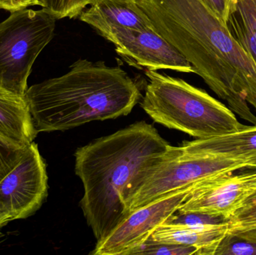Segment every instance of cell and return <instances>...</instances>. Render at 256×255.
Instances as JSON below:
<instances>
[{
    "label": "cell",
    "mask_w": 256,
    "mask_h": 255,
    "mask_svg": "<svg viewBox=\"0 0 256 255\" xmlns=\"http://www.w3.org/2000/svg\"><path fill=\"white\" fill-rule=\"evenodd\" d=\"M102 36L114 43L116 53L136 68L194 73L190 63L154 29L114 28Z\"/></svg>",
    "instance_id": "9c48e42d"
},
{
    "label": "cell",
    "mask_w": 256,
    "mask_h": 255,
    "mask_svg": "<svg viewBox=\"0 0 256 255\" xmlns=\"http://www.w3.org/2000/svg\"><path fill=\"white\" fill-rule=\"evenodd\" d=\"M255 203H256V192L254 195H252V196H251L248 200H246V202H245L244 205Z\"/></svg>",
    "instance_id": "d4e9b609"
},
{
    "label": "cell",
    "mask_w": 256,
    "mask_h": 255,
    "mask_svg": "<svg viewBox=\"0 0 256 255\" xmlns=\"http://www.w3.org/2000/svg\"><path fill=\"white\" fill-rule=\"evenodd\" d=\"M32 5H39L42 7L43 4V0H32Z\"/></svg>",
    "instance_id": "83f0119b"
},
{
    "label": "cell",
    "mask_w": 256,
    "mask_h": 255,
    "mask_svg": "<svg viewBox=\"0 0 256 255\" xmlns=\"http://www.w3.org/2000/svg\"><path fill=\"white\" fill-rule=\"evenodd\" d=\"M204 1L208 6L216 13L218 17L224 23H226L227 19L230 14L228 0H204Z\"/></svg>",
    "instance_id": "7402d4cb"
},
{
    "label": "cell",
    "mask_w": 256,
    "mask_h": 255,
    "mask_svg": "<svg viewBox=\"0 0 256 255\" xmlns=\"http://www.w3.org/2000/svg\"><path fill=\"white\" fill-rule=\"evenodd\" d=\"M38 134L25 96L0 87V137L26 148Z\"/></svg>",
    "instance_id": "7c38bea8"
},
{
    "label": "cell",
    "mask_w": 256,
    "mask_h": 255,
    "mask_svg": "<svg viewBox=\"0 0 256 255\" xmlns=\"http://www.w3.org/2000/svg\"><path fill=\"white\" fill-rule=\"evenodd\" d=\"M32 6V0H0V9L8 10L10 13Z\"/></svg>",
    "instance_id": "603a6c76"
},
{
    "label": "cell",
    "mask_w": 256,
    "mask_h": 255,
    "mask_svg": "<svg viewBox=\"0 0 256 255\" xmlns=\"http://www.w3.org/2000/svg\"><path fill=\"white\" fill-rule=\"evenodd\" d=\"M170 145L153 125L140 121L76 150L75 173L84 188L80 206L97 242L130 215L134 183Z\"/></svg>",
    "instance_id": "7a4b0ae2"
},
{
    "label": "cell",
    "mask_w": 256,
    "mask_h": 255,
    "mask_svg": "<svg viewBox=\"0 0 256 255\" xmlns=\"http://www.w3.org/2000/svg\"><path fill=\"white\" fill-rule=\"evenodd\" d=\"M248 160L209 157L170 145L164 155L134 183L128 200L130 214L206 178L248 169Z\"/></svg>",
    "instance_id": "5b68a950"
},
{
    "label": "cell",
    "mask_w": 256,
    "mask_h": 255,
    "mask_svg": "<svg viewBox=\"0 0 256 255\" xmlns=\"http://www.w3.org/2000/svg\"><path fill=\"white\" fill-rule=\"evenodd\" d=\"M48 195L46 166L38 147H26L16 166L0 181V205L12 221L36 214Z\"/></svg>",
    "instance_id": "52a82bcc"
},
{
    "label": "cell",
    "mask_w": 256,
    "mask_h": 255,
    "mask_svg": "<svg viewBox=\"0 0 256 255\" xmlns=\"http://www.w3.org/2000/svg\"><path fill=\"white\" fill-rule=\"evenodd\" d=\"M143 110L154 122L197 139L232 133L245 125L230 108L204 90L179 78L144 69Z\"/></svg>",
    "instance_id": "277c9868"
},
{
    "label": "cell",
    "mask_w": 256,
    "mask_h": 255,
    "mask_svg": "<svg viewBox=\"0 0 256 255\" xmlns=\"http://www.w3.org/2000/svg\"><path fill=\"white\" fill-rule=\"evenodd\" d=\"M215 255H256V243L228 234Z\"/></svg>",
    "instance_id": "ffe728a7"
},
{
    "label": "cell",
    "mask_w": 256,
    "mask_h": 255,
    "mask_svg": "<svg viewBox=\"0 0 256 255\" xmlns=\"http://www.w3.org/2000/svg\"><path fill=\"white\" fill-rule=\"evenodd\" d=\"M196 254L197 250L194 247L156 242V241H152L150 238L130 253V255H192Z\"/></svg>",
    "instance_id": "ac0fdd59"
},
{
    "label": "cell",
    "mask_w": 256,
    "mask_h": 255,
    "mask_svg": "<svg viewBox=\"0 0 256 255\" xmlns=\"http://www.w3.org/2000/svg\"><path fill=\"white\" fill-rule=\"evenodd\" d=\"M79 18L100 35L114 28L154 29L136 0H93Z\"/></svg>",
    "instance_id": "8fae6325"
},
{
    "label": "cell",
    "mask_w": 256,
    "mask_h": 255,
    "mask_svg": "<svg viewBox=\"0 0 256 255\" xmlns=\"http://www.w3.org/2000/svg\"><path fill=\"white\" fill-rule=\"evenodd\" d=\"M226 221L222 217L209 215L203 213H180L176 211L165 223L194 227H203L212 225L222 224Z\"/></svg>",
    "instance_id": "d6986e66"
},
{
    "label": "cell",
    "mask_w": 256,
    "mask_h": 255,
    "mask_svg": "<svg viewBox=\"0 0 256 255\" xmlns=\"http://www.w3.org/2000/svg\"><path fill=\"white\" fill-rule=\"evenodd\" d=\"M227 235V221L203 227L164 223L150 238L156 242L194 247L197 250L196 255H215Z\"/></svg>",
    "instance_id": "4fadbf2b"
},
{
    "label": "cell",
    "mask_w": 256,
    "mask_h": 255,
    "mask_svg": "<svg viewBox=\"0 0 256 255\" xmlns=\"http://www.w3.org/2000/svg\"><path fill=\"white\" fill-rule=\"evenodd\" d=\"M156 33L190 63L209 88L256 125V63L204 0H136Z\"/></svg>",
    "instance_id": "6da1fadb"
},
{
    "label": "cell",
    "mask_w": 256,
    "mask_h": 255,
    "mask_svg": "<svg viewBox=\"0 0 256 255\" xmlns=\"http://www.w3.org/2000/svg\"><path fill=\"white\" fill-rule=\"evenodd\" d=\"M24 150L0 137V181L16 166Z\"/></svg>",
    "instance_id": "44dd1931"
},
{
    "label": "cell",
    "mask_w": 256,
    "mask_h": 255,
    "mask_svg": "<svg viewBox=\"0 0 256 255\" xmlns=\"http://www.w3.org/2000/svg\"><path fill=\"white\" fill-rule=\"evenodd\" d=\"M256 192V172L220 174L194 184L178 209L228 220Z\"/></svg>",
    "instance_id": "30bf717a"
},
{
    "label": "cell",
    "mask_w": 256,
    "mask_h": 255,
    "mask_svg": "<svg viewBox=\"0 0 256 255\" xmlns=\"http://www.w3.org/2000/svg\"><path fill=\"white\" fill-rule=\"evenodd\" d=\"M25 97L38 133L126 116L142 98L138 84L120 66L82 58L66 74L32 85Z\"/></svg>",
    "instance_id": "3957f363"
},
{
    "label": "cell",
    "mask_w": 256,
    "mask_h": 255,
    "mask_svg": "<svg viewBox=\"0 0 256 255\" xmlns=\"http://www.w3.org/2000/svg\"><path fill=\"white\" fill-rule=\"evenodd\" d=\"M227 223L228 235L256 243V203L243 205Z\"/></svg>",
    "instance_id": "2e32d148"
},
{
    "label": "cell",
    "mask_w": 256,
    "mask_h": 255,
    "mask_svg": "<svg viewBox=\"0 0 256 255\" xmlns=\"http://www.w3.org/2000/svg\"><path fill=\"white\" fill-rule=\"evenodd\" d=\"M93 0H43L42 8L57 19L78 17Z\"/></svg>",
    "instance_id": "e0dca14e"
},
{
    "label": "cell",
    "mask_w": 256,
    "mask_h": 255,
    "mask_svg": "<svg viewBox=\"0 0 256 255\" xmlns=\"http://www.w3.org/2000/svg\"><path fill=\"white\" fill-rule=\"evenodd\" d=\"M12 221V217L9 216V214L0 205V229L7 226Z\"/></svg>",
    "instance_id": "cb8c5ba5"
},
{
    "label": "cell",
    "mask_w": 256,
    "mask_h": 255,
    "mask_svg": "<svg viewBox=\"0 0 256 255\" xmlns=\"http://www.w3.org/2000/svg\"><path fill=\"white\" fill-rule=\"evenodd\" d=\"M248 169H256V160H250L249 162V166H248Z\"/></svg>",
    "instance_id": "4316f807"
},
{
    "label": "cell",
    "mask_w": 256,
    "mask_h": 255,
    "mask_svg": "<svg viewBox=\"0 0 256 255\" xmlns=\"http://www.w3.org/2000/svg\"><path fill=\"white\" fill-rule=\"evenodd\" d=\"M182 145L194 152L230 160H256V125H245L232 133L196 139Z\"/></svg>",
    "instance_id": "5bb4252c"
},
{
    "label": "cell",
    "mask_w": 256,
    "mask_h": 255,
    "mask_svg": "<svg viewBox=\"0 0 256 255\" xmlns=\"http://www.w3.org/2000/svg\"><path fill=\"white\" fill-rule=\"evenodd\" d=\"M192 186L132 211L90 254L130 255L178 211Z\"/></svg>",
    "instance_id": "ba28073f"
},
{
    "label": "cell",
    "mask_w": 256,
    "mask_h": 255,
    "mask_svg": "<svg viewBox=\"0 0 256 255\" xmlns=\"http://www.w3.org/2000/svg\"><path fill=\"white\" fill-rule=\"evenodd\" d=\"M238 0H228V7H230V13L234 9ZM230 15V14H228Z\"/></svg>",
    "instance_id": "484cf974"
},
{
    "label": "cell",
    "mask_w": 256,
    "mask_h": 255,
    "mask_svg": "<svg viewBox=\"0 0 256 255\" xmlns=\"http://www.w3.org/2000/svg\"><path fill=\"white\" fill-rule=\"evenodd\" d=\"M226 25L256 63V0H238Z\"/></svg>",
    "instance_id": "9a60e30c"
},
{
    "label": "cell",
    "mask_w": 256,
    "mask_h": 255,
    "mask_svg": "<svg viewBox=\"0 0 256 255\" xmlns=\"http://www.w3.org/2000/svg\"><path fill=\"white\" fill-rule=\"evenodd\" d=\"M56 18L42 8L10 13L0 22V87L25 96L36 58L55 34Z\"/></svg>",
    "instance_id": "8992f818"
}]
</instances>
